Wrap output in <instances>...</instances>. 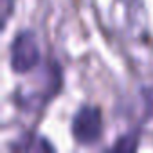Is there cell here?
Returning a JSON list of instances; mask_svg holds the SVG:
<instances>
[{"instance_id": "cell-6", "label": "cell", "mask_w": 153, "mask_h": 153, "mask_svg": "<svg viewBox=\"0 0 153 153\" xmlns=\"http://www.w3.org/2000/svg\"><path fill=\"white\" fill-rule=\"evenodd\" d=\"M15 2L16 0H2V4H0V7H2V29L7 27V22H9L11 13L15 9Z\"/></svg>"}, {"instance_id": "cell-5", "label": "cell", "mask_w": 153, "mask_h": 153, "mask_svg": "<svg viewBox=\"0 0 153 153\" xmlns=\"http://www.w3.org/2000/svg\"><path fill=\"white\" fill-rule=\"evenodd\" d=\"M139 148V133L137 131H128L124 135H121L108 149L110 151H124V153H130V151H135Z\"/></svg>"}, {"instance_id": "cell-4", "label": "cell", "mask_w": 153, "mask_h": 153, "mask_svg": "<svg viewBox=\"0 0 153 153\" xmlns=\"http://www.w3.org/2000/svg\"><path fill=\"white\" fill-rule=\"evenodd\" d=\"M9 149L11 151H25V153H31V151H54V146L43 135H38L34 131H25L9 146Z\"/></svg>"}, {"instance_id": "cell-3", "label": "cell", "mask_w": 153, "mask_h": 153, "mask_svg": "<svg viewBox=\"0 0 153 153\" xmlns=\"http://www.w3.org/2000/svg\"><path fill=\"white\" fill-rule=\"evenodd\" d=\"M70 133L79 146H94L105 133L103 112L96 105H81L70 121Z\"/></svg>"}, {"instance_id": "cell-7", "label": "cell", "mask_w": 153, "mask_h": 153, "mask_svg": "<svg viewBox=\"0 0 153 153\" xmlns=\"http://www.w3.org/2000/svg\"><path fill=\"white\" fill-rule=\"evenodd\" d=\"M140 92H142V99L148 106V112L153 115V87H144Z\"/></svg>"}, {"instance_id": "cell-2", "label": "cell", "mask_w": 153, "mask_h": 153, "mask_svg": "<svg viewBox=\"0 0 153 153\" xmlns=\"http://www.w3.org/2000/svg\"><path fill=\"white\" fill-rule=\"evenodd\" d=\"M63 85V76H61V68L59 63L52 61L51 67V74L45 81V85L38 87V88H20L15 94V103L22 112H42L61 90Z\"/></svg>"}, {"instance_id": "cell-1", "label": "cell", "mask_w": 153, "mask_h": 153, "mask_svg": "<svg viewBox=\"0 0 153 153\" xmlns=\"http://www.w3.org/2000/svg\"><path fill=\"white\" fill-rule=\"evenodd\" d=\"M42 63V49L36 34L31 29H24L15 34L9 43V68L13 74L24 76L33 72Z\"/></svg>"}]
</instances>
